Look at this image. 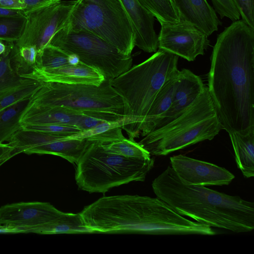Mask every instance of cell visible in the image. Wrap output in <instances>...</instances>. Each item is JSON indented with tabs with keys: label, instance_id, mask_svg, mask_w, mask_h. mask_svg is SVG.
Listing matches in <instances>:
<instances>
[{
	"label": "cell",
	"instance_id": "6da1fadb",
	"mask_svg": "<svg viewBox=\"0 0 254 254\" xmlns=\"http://www.w3.org/2000/svg\"><path fill=\"white\" fill-rule=\"evenodd\" d=\"M207 87L223 129L254 131V29L242 20L218 35Z\"/></svg>",
	"mask_w": 254,
	"mask_h": 254
},
{
	"label": "cell",
	"instance_id": "7a4b0ae2",
	"mask_svg": "<svg viewBox=\"0 0 254 254\" xmlns=\"http://www.w3.org/2000/svg\"><path fill=\"white\" fill-rule=\"evenodd\" d=\"M93 233L212 235L209 226L191 221L159 198L138 195L103 196L80 212Z\"/></svg>",
	"mask_w": 254,
	"mask_h": 254
},
{
	"label": "cell",
	"instance_id": "3957f363",
	"mask_svg": "<svg viewBox=\"0 0 254 254\" xmlns=\"http://www.w3.org/2000/svg\"><path fill=\"white\" fill-rule=\"evenodd\" d=\"M152 187L157 197L182 216L235 233L254 229L253 202L204 186L186 185L171 166L153 181Z\"/></svg>",
	"mask_w": 254,
	"mask_h": 254
},
{
	"label": "cell",
	"instance_id": "277c9868",
	"mask_svg": "<svg viewBox=\"0 0 254 254\" xmlns=\"http://www.w3.org/2000/svg\"><path fill=\"white\" fill-rule=\"evenodd\" d=\"M179 57L159 49L142 63L131 66L111 81L124 104L125 125L122 128L134 139L157 93L179 71Z\"/></svg>",
	"mask_w": 254,
	"mask_h": 254
},
{
	"label": "cell",
	"instance_id": "5b68a950",
	"mask_svg": "<svg viewBox=\"0 0 254 254\" xmlns=\"http://www.w3.org/2000/svg\"><path fill=\"white\" fill-rule=\"evenodd\" d=\"M223 127L208 87L178 117L150 132L138 142L150 155L165 156L206 140H211Z\"/></svg>",
	"mask_w": 254,
	"mask_h": 254
},
{
	"label": "cell",
	"instance_id": "8992f818",
	"mask_svg": "<svg viewBox=\"0 0 254 254\" xmlns=\"http://www.w3.org/2000/svg\"><path fill=\"white\" fill-rule=\"evenodd\" d=\"M154 159H135L107 151L103 143L91 141L76 163L75 178L79 188L105 193L131 182H143Z\"/></svg>",
	"mask_w": 254,
	"mask_h": 254
},
{
	"label": "cell",
	"instance_id": "52a82bcc",
	"mask_svg": "<svg viewBox=\"0 0 254 254\" xmlns=\"http://www.w3.org/2000/svg\"><path fill=\"white\" fill-rule=\"evenodd\" d=\"M31 104L64 107L105 122L124 118L123 102L106 79L99 86L43 82Z\"/></svg>",
	"mask_w": 254,
	"mask_h": 254
},
{
	"label": "cell",
	"instance_id": "ba28073f",
	"mask_svg": "<svg viewBox=\"0 0 254 254\" xmlns=\"http://www.w3.org/2000/svg\"><path fill=\"white\" fill-rule=\"evenodd\" d=\"M64 27L91 32L125 55H131L135 47L131 22L120 0H75Z\"/></svg>",
	"mask_w": 254,
	"mask_h": 254
},
{
	"label": "cell",
	"instance_id": "9c48e42d",
	"mask_svg": "<svg viewBox=\"0 0 254 254\" xmlns=\"http://www.w3.org/2000/svg\"><path fill=\"white\" fill-rule=\"evenodd\" d=\"M49 44L68 54L99 71L111 81L132 66L131 55H125L97 35L85 31H72L63 27L51 39Z\"/></svg>",
	"mask_w": 254,
	"mask_h": 254
},
{
	"label": "cell",
	"instance_id": "30bf717a",
	"mask_svg": "<svg viewBox=\"0 0 254 254\" xmlns=\"http://www.w3.org/2000/svg\"><path fill=\"white\" fill-rule=\"evenodd\" d=\"M74 2L61 0L27 14L22 34L14 42L15 46H34L38 52L48 45L53 36L65 25Z\"/></svg>",
	"mask_w": 254,
	"mask_h": 254
},
{
	"label": "cell",
	"instance_id": "8fae6325",
	"mask_svg": "<svg viewBox=\"0 0 254 254\" xmlns=\"http://www.w3.org/2000/svg\"><path fill=\"white\" fill-rule=\"evenodd\" d=\"M158 49L183 58L189 62L203 55L210 44L208 36L192 25L183 21L160 23Z\"/></svg>",
	"mask_w": 254,
	"mask_h": 254
},
{
	"label": "cell",
	"instance_id": "7c38bea8",
	"mask_svg": "<svg viewBox=\"0 0 254 254\" xmlns=\"http://www.w3.org/2000/svg\"><path fill=\"white\" fill-rule=\"evenodd\" d=\"M64 213L48 202L11 203L0 208V225L32 233Z\"/></svg>",
	"mask_w": 254,
	"mask_h": 254
},
{
	"label": "cell",
	"instance_id": "4fadbf2b",
	"mask_svg": "<svg viewBox=\"0 0 254 254\" xmlns=\"http://www.w3.org/2000/svg\"><path fill=\"white\" fill-rule=\"evenodd\" d=\"M170 160L179 180L187 185H228L235 178L231 172L223 167L184 155L173 156Z\"/></svg>",
	"mask_w": 254,
	"mask_h": 254
},
{
	"label": "cell",
	"instance_id": "5bb4252c",
	"mask_svg": "<svg viewBox=\"0 0 254 254\" xmlns=\"http://www.w3.org/2000/svg\"><path fill=\"white\" fill-rule=\"evenodd\" d=\"M20 122L21 126L60 125L74 127L84 131L105 121L64 107L37 106L30 103Z\"/></svg>",
	"mask_w": 254,
	"mask_h": 254
},
{
	"label": "cell",
	"instance_id": "9a60e30c",
	"mask_svg": "<svg viewBox=\"0 0 254 254\" xmlns=\"http://www.w3.org/2000/svg\"><path fill=\"white\" fill-rule=\"evenodd\" d=\"M27 77L42 82L97 86L106 80L97 69L81 62L76 64L66 65L55 68L35 70Z\"/></svg>",
	"mask_w": 254,
	"mask_h": 254
},
{
	"label": "cell",
	"instance_id": "2e32d148",
	"mask_svg": "<svg viewBox=\"0 0 254 254\" xmlns=\"http://www.w3.org/2000/svg\"><path fill=\"white\" fill-rule=\"evenodd\" d=\"M180 21L189 23L208 37L222 22L206 0H172Z\"/></svg>",
	"mask_w": 254,
	"mask_h": 254
},
{
	"label": "cell",
	"instance_id": "e0dca14e",
	"mask_svg": "<svg viewBox=\"0 0 254 254\" xmlns=\"http://www.w3.org/2000/svg\"><path fill=\"white\" fill-rule=\"evenodd\" d=\"M131 22L135 34V46L146 53L158 49V35L154 29V17L137 0H120Z\"/></svg>",
	"mask_w": 254,
	"mask_h": 254
},
{
	"label": "cell",
	"instance_id": "ac0fdd59",
	"mask_svg": "<svg viewBox=\"0 0 254 254\" xmlns=\"http://www.w3.org/2000/svg\"><path fill=\"white\" fill-rule=\"evenodd\" d=\"M90 142L86 138H60L29 149L24 153L57 155L76 164Z\"/></svg>",
	"mask_w": 254,
	"mask_h": 254
},
{
	"label": "cell",
	"instance_id": "d6986e66",
	"mask_svg": "<svg viewBox=\"0 0 254 254\" xmlns=\"http://www.w3.org/2000/svg\"><path fill=\"white\" fill-rule=\"evenodd\" d=\"M178 72L168 80L157 93L141 125L140 133L142 136L156 128L159 122L171 106L178 81Z\"/></svg>",
	"mask_w": 254,
	"mask_h": 254
},
{
	"label": "cell",
	"instance_id": "ffe728a7",
	"mask_svg": "<svg viewBox=\"0 0 254 254\" xmlns=\"http://www.w3.org/2000/svg\"><path fill=\"white\" fill-rule=\"evenodd\" d=\"M238 168L247 178L254 176V131L247 134L228 132Z\"/></svg>",
	"mask_w": 254,
	"mask_h": 254
},
{
	"label": "cell",
	"instance_id": "44dd1931",
	"mask_svg": "<svg viewBox=\"0 0 254 254\" xmlns=\"http://www.w3.org/2000/svg\"><path fill=\"white\" fill-rule=\"evenodd\" d=\"M6 50L0 55V98L35 79L20 75L12 67L11 43L5 42Z\"/></svg>",
	"mask_w": 254,
	"mask_h": 254
},
{
	"label": "cell",
	"instance_id": "7402d4cb",
	"mask_svg": "<svg viewBox=\"0 0 254 254\" xmlns=\"http://www.w3.org/2000/svg\"><path fill=\"white\" fill-rule=\"evenodd\" d=\"M31 98L22 99L0 111V143L9 140L21 128V119Z\"/></svg>",
	"mask_w": 254,
	"mask_h": 254
},
{
	"label": "cell",
	"instance_id": "603a6c76",
	"mask_svg": "<svg viewBox=\"0 0 254 254\" xmlns=\"http://www.w3.org/2000/svg\"><path fill=\"white\" fill-rule=\"evenodd\" d=\"M32 233L40 234L93 233L85 226L80 213H64Z\"/></svg>",
	"mask_w": 254,
	"mask_h": 254
},
{
	"label": "cell",
	"instance_id": "cb8c5ba5",
	"mask_svg": "<svg viewBox=\"0 0 254 254\" xmlns=\"http://www.w3.org/2000/svg\"><path fill=\"white\" fill-rule=\"evenodd\" d=\"M79 62V58L76 55L68 54L58 47L48 44L37 53L36 63L32 72L37 69L76 64Z\"/></svg>",
	"mask_w": 254,
	"mask_h": 254
},
{
	"label": "cell",
	"instance_id": "d4e9b609",
	"mask_svg": "<svg viewBox=\"0 0 254 254\" xmlns=\"http://www.w3.org/2000/svg\"><path fill=\"white\" fill-rule=\"evenodd\" d=\"M146 11L160 23H177L180 22L172 0H137Z\"/></svg>",
	"mask_w": 254,
	"mask_h": 254
},
{
	"label": "cell",
	"instance_id": "484cf974",
	"mask_svg": "<svg viewBox=\"0 0 254 254\" xmlns=\"http://www.w3.org/2000/svg\"><path fill=\"white\" fill-rule=\"evenodd\" d=\"M108 152L135 159H149L151 155L134 139L126 138L117 141L103 144Z\"/></svg>",
	"mask_w": 254,
	"mask_h": 254
},
{
	"label": "cell",
	"instance_id": "4316f807",
	"mask_svg": "<svg viewBox=\"0 0 254 254\" xmlns=\"http://www.w3.org/2000/svg\"><path fill=\"white\" fill-rule=\"evenodd\" d=\"M26 22V16L0 17V40L15 42L21 36Z\"/></svg>",
	"mask_w": 254,
	"mask_h": 254
},
{
	"label": "cell",
	"instance_id": "83f0119b",
	"mask_svg": "<svg viewBox=\"0 0 254 254\" xmlns=\"http://www.w3.org/2000/svg\"><path fill=\"white\" fill-rule=\"evenodd\" d=\"M43 83L34 80L0 98V111L22 99L31 97Z\"/></svg>",
	"mask_w": 254,
	"mask_h": 254
},
{
	"label": "cell",
	"instance_id": "f1b7e54d",
	"mask_svg": "<svg viewBox=\"0 0 254 254\" xmlns=\"http://www.w3.org/2000/svg\"><path fill=\"white\" fill-rule=\"evenodd\" d=\"M201 92L193 93L177 102L172 103L159 122L155 129L165 125L180 116Z\"/></svg>",
	"mask_w": 254,
	"mask_h": 254
},
{
	"label": "cell",
	"instance_id": "f546056e",
	"mask_svg": "<svg viewBox=\"0 0 254 254\" xmlns=\"http://www.w3.org/2000/svg\"><path fill=\"white\" fill-rule=\"evenodd\" d=\"M26 130L37 131L52 134L64 136L66 137L82 131L79 128L71 126L60 125H26L21 126Z\"/></svg>",
	"mask_w": 254,
	"mask_h": 254
},
{
	"label": "cell",
	"instance_id": "4dcf8cb0",
	"mask_svg": "<svg viewBox=\"0 0 254 254\" xmlns=\"http://www.w3.org/2000/svg\"><path fill=\"white\" fill-rule=\"evenodd\" d=\"M231 0L242 17V20L254 29V0Z\"/></svg>",
	"mask_w": 254,
	"mask_h": 254
},
{
	"label": "cell",
	"instance_id": "1f68e13d",
	"mask_svg": "<svg viewBox=\"0 0 254 254\" xmlns=\"http://www.w3.org/2000/svg\"><path fill=\"white\" fill-rule=\"evenodd\" d=\"M213 8L220 18L227 17L232 21L240 20V15L231 0H211Z\"/></svg>",
	"mask_w": 254,
	"mask_h": 254
},
{
	"label": "cell",
	"instance_id": "d6a6232c",
	"mask_svg": "<svg viewBox=\"0 0 254 254\" xmlns=\"http://www.w3.org/2000/svg\"><path fill=\"white\" fill-rule=\"evenodd\" d=\"M61 0H21L22 11L26 16L30 12L43 7L52 4Z\"/></svg>",
	"mask_w": 254,
	"mask_h": 254
},
{
	"label": "cell",
	"instance_id": "836d02e7",
	"mask_svg": "<svg viewBox=\"0 0 254 254\" xmlns=\"http://www.w3.org/2000/svg\"><path fill=\"white\" fill-rule=\"evenodd\" d=\"M16 155L14 148L8 143H0V166Z\"/></svg>",
	"mask_w": 254,
	"mask_h": 254
},
{
	"label": "cell",
	"instance_id": "e575fe53",
	"mask_svg": "<svg viewBox=\"0 0 254 254\" xmlns=\"http://www.w3.org/2000/svg\"><path fill=\"white\" fill-rule=\"evenodd\" d=\"M0 6L13 10L22 11L23 9L21 0H1L0 1Z\"/></svg>",
	"mask_w": 254,
	"mask_h": 254
},
{
	"label": "cell",
	"instance_id": "d590c367",
	"mask_svg": "<svg viewBox=\"0 0 254 254\" xmlns=\"http://www.w3.org/2000/svg\"><path fill=\"white\" fill-rule=\"evenodd\" d=\"M15 15H25L22 10L10 9L0 6V17Z\"/></svg>",
	"mask_w": 254,
	"mask_h": 254
},
{
	"label": "cell",
	"instance_id": "8d00e7d4",
	"mask_svg": "<svg viewBox=\"0 0 254 254\" xmlns=\"http://www.w3.org/2000/svg\"><path fill=\"white\" fill-rule=\"evenodd\" d=\"M24 232L17 228L0 225V233H23Z\"/></svg>",
	"mask_w": 254,
	"mask_h": 254
},
{
	"label": "cell",
	"instance_id": "74e56055",
	"mask_svg": "<svg viewBox=\"0 0 254 254\" xmlns=\"http://www.w3.org/2000/svg\"><path fill=\"white\" fill-rule=\"evenodd\" d=\"M6 50V44L4 41L0 40V55L2 54Z\"/></svg>",
	"mask_w": 254,
	"mask_h": 254
},
{
	"label": "cell",
	"instance_id": "f35d334b",
	"mask_svg": "<svg viewBox=\"0 0 254 254\" xmlns=\"http://www.w3.org/2000/svg\"><path fill=\"white\" fill-rule=\"evenodd\" d=\"M1 0H0V1Z\"/></svg>",
	"mask_w": 254,
	"mask_h": 254
}]
</instances>
